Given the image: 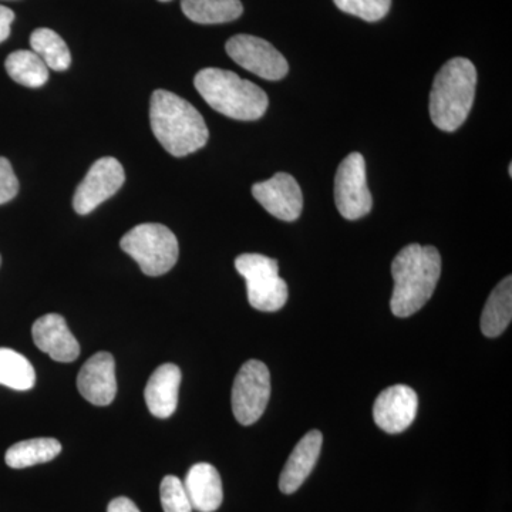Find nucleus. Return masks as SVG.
<instances>
[{"instance_id": "1", "label": "nucleus", "mask_w": 512, "mask_h": 512, "mask_svg": "<svg viewBox=\"0 0 512 512\" xmlns=\"http://www.w3.org/2000/svg\"><path fill=\"white\" fill-rule=\"evenodd\" d=\"M441 275V256L434 247L410 244L392 262L394 289L390 309L409 318L430 301Z\"/></svg>"}, {"instance_id": "2", "label": "nucleus", "mask_w": 512, "mask_h": 512, "mask_svg": "<svg viewBox=\"0 0 512 512\" xmlns=\"http://www.w3.org/2000/svg\"><path fill=\"white\" fill-rule=\"evenodd\" d=\"M150 123L158 143L174 157L190 156L210 138L200 111L190 101L167 90H156L151 96Z\"/></svg>"}, {"instance_id": "3", "label": "nucleus", "mask_w": 512, "mask_h": 512, "mask_svg": "<svg viewBox=\"0 0 512 512\" xmlns=\"http://www.w3.org/2000/svg\"><path fill=\"white\" fill-rule=\"evenodd\" d=\"M477 70L464 57L448 60L436 74L430 93V117L434 126L453 133L466 123L476 97Z\"/></svg>"}, {"instance_id": "4", "label": "nucleus", "mask_w": 512, "mask_h": 512, "mask_svg": "<svg viewBox=\"0 0 512 512\" xmlns=\"http://www.w3.org/2000/svg\"><path fill=\"white\" fill-rule=\"evenodd\" d=\"M194 84L202 99L229 119L255 121L268 110V94L229 70L208 67L197 73Z\"/></svg>"}, {"instance_id": "5", "label": "nucleus", "mask_w": 512, "mask_h": 512, "mask_svg": "<svg viewBox=\"0 0 512 512\" xmlns=\"http://www.w3.org/2000/svg\"><path fill=\"white\" fill-rule=\"evenodd\" d=\"M120 247L147 276L167 274L177 264L180 254L177 237L161 224L137 225L121 238Z\"/></svg>"}, {"instance_id": "6", "label": "nucleus", "mask_w": 512, "mask_h": 512, "mask_svg": "<svg viewBox=\"0 0 512 512\" xmlns=\"http://www.w3.org/2000/svg\"><path fill=\"white\" fill-rule=\"evenodd\" d=\"M238 274L247 282L249 305L256 311L276 312L288 301V285L279 276L275 259L261 254H244L235 259Z\"/></svg>"}, {"instance_id": "7", "label": "nucleus", "mask_w": 512, "mask_h": 512, "mask_svg": "<svg viewBox=\"0 0 512 512\" xmlns=\"http://www.w3.org/2000/svg\"><path fill=\"white\" fill-rule=\"evenodd\" d=\"M271 397V373L259 360H248L239 369L232 386V412L242 426L261 419Z\"/></svg>"}, {"instance_id": "8", "label": "nucleus", "mask_w": 512, "mask_h": 512, "mask_svg": "<svg viewBox=\"0 0 512 512\" xmlns=\"http://www.w3.org/2000/svg\"><path fill=\"white\" fill-rule=\"evenodd\" d=\"M335 202L343 218L359 220L372 211L373 198L367 187L366 163L362 154H349L335 177Z\"/></svg>"}, {"instance_id": "9", "label": "nucleus", "mask_w": 512, "mask_h": 512, "mask_svg": "<svg viewBox=\"0 0 512 512\" xmlns=\"http://www.w3.org/2000/svg\"><path fill=\"white\" fill-rule=\"evenodd\" d=\"M225 50L235 63L261 79L275 82V80L284 79L289 72V64L282 53L261 37L251 35L231 37L225 45Z\"/></svg>"}, {"instance_id": "10", "label": "nucleus", "mask_w": 512, "mask_h": 512, "mask_svg": "<svg viewBox=\"0 0 512 512\" xmlns=\"http://www.w3.org/2000/svg\"><path fill=\"white\" fill-rule=\"evenodd\" d=\"M126 181L123 165L113 157H103L90 167L73 197L74 211L87 215L113 197Z\"/></svg>"}, {"instance_id": "11", "label": "nucleus", "mask_w": 512, "mask_h": 512, "mask_svg": "<svg viewBox=\"0 0 512 512\" xmlns=\"http://www.w3.org/2000/svg\"><path fill=\"white\" fill-rule=\"evenodd\" d=\"M252 195L269 214L278 220L292 222L301 217L303 195L298 181L291 174L278 173L269 180L255 184Z\"/></svg>"}, {"instance_id": "12", "label": "nucleus", "mask_w": 512, "mask_h": 512, "mask_svg": "<svg viewBox=\"0 0 512 512\" xmlns=\"http://www.w3.org/2000/svg\"><path fill=\"white\" fill-rule=\"evenodd\" d=\"M419 397L412 387L396 384L377 396L373 419L379 429L389 434L403 433L412 426L417 416Z\"/></svg>"}, {"instance_id": "13", "label": "nucleus", "mask_w": 512, "mask_h": 512, "mask_svg": "<svg viewBox=\"0 0 512 512\" xmlns=\"http://www.w3.org/2000/svg\"><path fill=\"white\" fill-rule=\"evenodd\" d=\"M77 389L94 406H109L117 394L116 362L109 352L90 357L77 376Z\"/></svg>"}, {"instance_id": "14", "label": "nucleus", "mask_w": 512, "mask_h": 512, "mask_svg": "<svg viewBox=\"0 0 512 512\" xmlns=\"http://www.w3.org/2000/svg\"><path fill=\"white\" fill-rule=\"evenodd\" d=\"M37 348L60 363L74 362L80 355V345L63 316L49 313L36 320L32 329Z\"/></svg>"}, {"instance_id": "15", "label": "nucleus", "mask_w": 512, "mask_h": 512, "mask_svg": "<svg viewBox=\"0 0 512 512\" xmlns=\"http://www.w3.org/2000/svg\"><path fill=\"white\" fill-rule=\"evenodd\" d=\"M322 443V433L319 430H311L296 444L279 477V490L282 493H296L306 478L311 476L313 468L318 463Z\"/></svg>"}, {"instance_id": "16", "label": "nucleus", "mask_w": 512, "mask_h": 512, "mask_svg": "<svg viewBox=\"0 0 512 512\" xmlns=\"http://www.w3.org/2000/svg\"><path fill=\"white\" fill-rule=\"evenodd\" d=\"M181 370L173 363L157 367L148 379L146 386V403L148 410L158 419H168L177 410L178 392H180Z\"/></svg>"}, {"instance_id": "17", "label": "nucleus", "mask_w": 512, "mask_h": 512, "mask_svg": "<svg viewBox=\"0 0 512 512\" xmlns=\"http://www.w3.org/2000/svg\"><path fill=\"white\" fill-rule=\"evenodd\" d=\"M183 483L192 510L214 512L221 507L224 500L221 476L211 464L198 463L192 466Z\"/></svg>"}, {"instance_id": "18", "label": "nucleus", "mask_w": 512, "mask_h": 512, "mask_svg": "<svg viewBox=\"0 0 512 512\" xmlns=\"http://www.w3.org/2000/svg\"><path fill=\"white\" fill-rule=\"evenodd\" d=\"M511 319L512 278L507 276L488 296L481 315V332L487 338H497L510 326Z\"/></svg>"}, {"instance_id": "19", "label": "nucleus", "mask_w": 512, "mask_h": 512, "mask_svg": "<svg viewBox=\"0 0 512 512\" xmlns=\"http://www.w3.org/2000/svg\"><path fill=\"white\" fill-rule=\"evenodd\" d=\"M181 9L191 22L200 25L234 22L244 13L241 0H181Z\"/></svg>"}, {"instance_id": "20", "label": "nucleus", "mask_w": 512, "mask_h": 512, "mask_svg": "<svg viewBox=\"0 0 512 512\" xmlns=\"http://www.w3.org/2000/svg\"><path fill=\"white\" fill-rule=\"evenodd\" d=\"M60 453H62V444L59 440L42 437V439L19 441L13 444L6 451L5 461L10 468L20 470V468L49 463Z\"/></svg>"}, {"instance_id": "21", "label": "nucleus", "mask_w": 512, "mask_h": 512, "mask_svg": "<svg viewBox=\"0 0 512 512\" xmlns=\"http://www.w3.org/2000/svg\"><path fill=\"white\" fill-rule=\"evenodd\" d=\"M10 79L30 89H39L49 80V67L30 50L10 53L5 62Z\"/></svg>"}, {"instance_id": "22", "label": "nucleus", "mask_w": 512, "mask_h": 512, "mask_svg": "<svg viewBox=\"0 0 512 512\" xmlns=\"http://www.w3.org/2000/svg\"><path fill=\"white\" fill-rule=\"evenodd\" d=\"M30 46L49 69L64 72L72 64V55L66 42L57 35L55 30L40 28L30 36Z\"/></svg>"}, {"instance_id": "23", "label": "nucleus", "mask_w": 512, "mask_h": 512, "mask_svg": "<svg viewBox=\"0 0 512 512\" xmlns=\"http://www.w3.org/2000/svg\"><path fill=\"white\" fill-rule=\"evenodd\" d=\"M36 383V373L32 363L25 356L8 348H0V384L9 389H32Z\"/></svg>"}, {"instance_id": "24", "label": "nucleus", "mask_w": 512, "mask_h": 512, "mask_svg": "<svg viewBox=\"0 0 512 512\" xmlns=\"http://www.w3.org/2000/svg\"><path fill=\"white\" fill-rule=\"evenodd\" d=\"M342 12L366 20L377 22L389 13L392 0H333Z\"/></svg>"}, {"instance_id": "25", "label": "nucleus", "mask_w": 512, "mask_h": 512, "mask_svg": "<svg viewBox=\"0 0 512 512\" xmlns=\"http://www.w3.org/2000/svg\"><path fill=\"white\" fill-rule=\"evenodd\" d=\"M161 505L164 512H192L190 498L180 478L167 476L160 485Z\"/></svg>"}, {"instance_id": "26", "label": "nucleus", "mask_w": 512, "mask_h": 512, "mask_svg": "<svg viewBox=\"0 0 512 512\" xmlns=\"http://www.w3.org/2000/svg\"><path fill=\"white\" fill-rule=\"evenodd\" d=\"M19 181L8 158L0 157V205L12 201L18 195Z\"/></svg>"}, {"instance_id": "27", "label": "nucleus", "mask_w": 512, "mask_h": 512, "mask_svg": "<svg viewBox=\"0 0 512 512\" xmlns=\"http://www.w3.org/2000/svg\"><path fill=\"white\" fill-rule=\"evenodd\" d=\"M13 20H15L13 10L0 5V43L5 42L10 36Z\"/></svg>"}, {"instance_id": "28", "label": "nucleus", "mask_w": 512, "mask_h": 512, "mask_svg": "<svg viewBox=\"0 0 512 512\" xmlns=\"http://www.w3.org/2000/svg\"><path fill=\"white\" fill-rule=\"evenodd\" d=\"M107 512H141L137 505L127 497H119L111 501Z\"/></svg>"}, {"instance_id": "29", "label": "nucleus", "mask_w": 512, "mask_h": 512, "mask_svg": "<svg viewBox=\"0 0 512 512\" xmlns=\"http://www.w3.org/2000/svg\"><path fill=\"white\" fill-rule=\"evenodd\" d=\"M158 2H170V0H158Z\"/></svg>"}, {"instance_id": "30", "label": "nucleus", "mask_w": 512, "mask_h": 512, "mask_svg": "<svg viewBox=\"0 0 512 512\" xmlns=\"http://www.w3.org/2000/svg\"><path fill=\"white\" fill-rule=\"evenodd\" d=\"M0 265H2V256H0Z\"/></svg>"}]
</instances>
